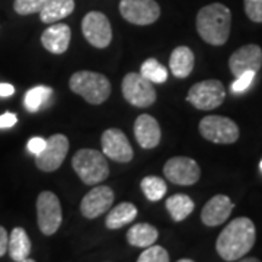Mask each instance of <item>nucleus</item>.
Returning a JSON list of instances; mask_svg holds the SVG:
<instances>
[{
	"instance_id": "nucleus-1",
	"label": "nucleus",
	"mask_w": 262,
	"mask_h": 262,
	"mask_svg": "<svg viewBox=\"0 0 262 262\" xmlns=\"http://www.w3.org/2000/svg\"><path fill=\"white\" fill-rule=\"evenodd\" d=\"M255 241L256 229L252 220L248 217H237L219 234L215 251L223 261H241L245 255L251 252Z\"/></svg>"
},
{
	"instance_id": "nucleus-2",
	"label": "nucleus",
	"mask_w": 262,
	"mask_h": 262,
	"mask_svg": "<svg viewBox=\"0 0 262 262\" xmlns=\"http://www.w3.org/2000/svg\"><path fill=\"white\" fill-rule=\"evenodd\" d=\"M196 32L207 44L225 46L232 28V12L223 3H211L196 13Z\"/></svg>"
},
{
	"instance_id": "nucleus-3",
	"label": "nucleus",
	"mask_w": 262,
	"mask_h": 262,
	"mask_svg": "<svg viewBox=\"0 0 262 262\" xmlns=\"http://www.w3.org/2000/svg\"><path fill=\"white\" fill-rule=\"evenodd\" d=\"M69 88L73 94L82 96L86 102L101 105L111 95V82L101 73L82 70L72 75Z\"/></svg>"
},
{
	"instance_id": "nucleus-4",
	"label": "nucleus",
	"mask_w": 262,
	"mask_h": 262,
	"mask_svg": "<svg viewBox=\"0 0 262 262\" xmlns=\"http://www.w3.org/2000/svg\"><path fill=\"white\" fill-rule=\"evenodd\" d=\"M72 166L86 185H98L110 175V166L105 155L95 149L77 150L72 159Z\"/></svg>"
},
{
	"instance_id": "nucleus-5",
	"label": "nucleus",
	"mask_w": 262,
	"mask_h": 262,
	"mask_svg": "<svg viewBox=\"0 0 262 262\" xmlns=\"http://www.w3.org/2000/svg\"><path fill=\"white\" fill-rule=\"evenodd\" d=\"M198 130L206 140L215 144H233L241 136L237 124L223 115H207L200 121Z\"/></svg>"
},
{
	"instance_id": "nucleus-6",
	"label": "nucleus",
	"mask_w": 262,
	"mask_h": 262,
	"mask_svg": "<svg viewBox=\"0 0 262 262\" xmlns=\"http://www.w3.org/2000/svg\"><path fill=\"white\" fill-rule=\"evenodd\" d=\"M226 99V89L217 79H208L195 83L187 95V101L200 111H211L219 108Z\"/></svg>"
},
{
	"instance_id": "nucleus-7",
	"label": "nucleus",
	"mask_w": 262,
	"mask_h": 262,
	"mask_svg": "<svg viewBox=\"0 0 262 262\" xmlns=\"http://www.w3.org/2000/svg\"><path fill=\"white\" fill-rule=\"evenodd\" d=\"M37 219L41 233L53 236L63 222V211L58 196L51 191H42L37 198Z\"/></svg>"
},
{
	"instance_id": "nucleus-8",
	"label": "nucleus",
	"mask_w": 262,
	"mask_h": 262,
	"mask_svg": "<svg viewBox=\"0 0 262 262\" xmlns=\"http://www.w3.org/2000/svg\"><path fill=\"white\" fill-rule=\"evenodd\" d=\"M122 96L127 102L137 108H147L156 102V91L151 82L140 73H128L122 79Z\"/></svg>"
},
{
	"instance_id": "nucleus-9",
	"label": "nucleus",
	"mask_w": 262,
	"mask_h": 262,
	"mask_svg": "<svg viewBox=\"0 0 262 262\" xmlns=\"http://www.w3.org/2000/svg\"><path fill=\"white\" fill-rule=\"evenodd\" d=\"M82 32L86 41L95 48H106L113 41V28L102 12L92 10L84 15Z\"/></svg>"
},
{
	"instance_id": "nucleus-10",
	"label": "nucleus",
	"mask_w": 262,
	"mask_h": 262,
	"mask_svg": "<svg viewBox=\"0 0 262 262\" xmlns=\"http://www.w3.org/2000/svg\"><path fill=\"white\" fill-rule=\"evenodd\" d=\"M120 13L127 22L144 27L159 19L160 6L156 0H121Z\"/></svg>"
},
{
	"instance_id": "nucleus-11",
	"label": "nucleus",
	"mask_w": 262,
	"mask_h": 262,
	"mask_svg": "<svg viewBox=\"0 0 262 262\" xmlns=\"http://www.w3.org/2000/svg\"><path fill=\"white\" fill-rule=\"evenodd\" d=\"M163 175L172 184L188 187L198 182V179L201 177V169L194 159L185 158V156H177L165 163Z\"/></svg>"
},
{
	"instance_id": "nucleus-12",
	"label": "nucleus",
	"mask_w": 262,
	"mask_h": 262,
	"mask_svg": "<svg viewBox=\"0 0 262 262\" xmlns=\"http://www.w3.org/2000/svg\"><path fill=\"white\" fill-rule=\"evenodd\" d=\"M69 139L64 134H53L47 139V144L41 153L37 155L35 165L42 172H54L64 162L69 151Z\"/></svg>"
},
{
	"instance_id": "nucleus-13",
	"label": "nucleus",
	"mask_w": 262,
	"mask_h": 262,
	"mask_svg": "<svg viewBox=\"0 0 262 262\" xmlns=\"http://www.w3.org/2000/svg\"><path fill=\"white\" fill-rule=\"evenodd\" d=\"M101 146L103 155L115 162L128 163L134 158V150L131 147L130 141L120 128H108L103 131Z\"/></svg>"
},
{
	"instance_id": "nucleus-14",
	"label": "nucleus",
	"mask_w": 262,
	"mask_h": 262,
	"mask_svg": "<svg viewBox=\"0 0 262 262\" xmlns=\"http://www.w3.org/2000/svg\"><path fill=\"white\" fill-rule=\"evenodd\" d=\"M114 200H115V195L111 188L106 185L95 187L82 198L80 213L89 220L98 219L99 215L105 214L113 207Z\"/></svg>"
},
{
	"instance_id": "nucleus-15",
	"label": "nucleus",
	"mask_w": 262,
	"mask_h": 262,
	"mask_svg": "<svg viewBox=\"0 0 262 262\" xmlns=\"http://www.w3.org/2000/svg\"><path fill=\"white\" fill-rule=\"evenodd\" d=\"M262 67V48L256 44H246L237 48L229 58V69L234 77L245 72H258Z\"/></svg>"
},
{
	"instance_id": "nucleus-16",
	"label": "nucleus",
	"mask_w": 262,
	"mask_h": 262,
	"mask_svg": "<svg viewBox=\"0 0 262 262\" xmlns=\"http://www.w3.org/2000/svg\"><path fill=\"white\" fill-rule=\"evenodd\" d=\"M234 204L227 195L219 194L210 198L201 210V222L208 227H215L225 223L233 211Z\"/></svg>"
},
{
	"instance_id": "nucleus-17",
	"label": "nucleus",
	"mask_w": 262,
	"mask_h": 262,
	"mask_svg": "<svg viewBox=\"0 0 262 262\" xmlns=\"http://www.w3.org/2000/svg\"><path fill=\"white\" fill-rule=\"evenodd\" d=\"M134 136L143 149L158 147L162 139V131L158 120L149 114H141L134 122Z\"/></svg>"
},
{
	"instance_id": "nucleus-18",
	"label": "nucleus",
	"mask_w": 262,
	"mask_h": 262,
	"mask_svg": "<svg viewBox=\"0 0 262 262\" xmlns=\"http://www.w3.org/2000/svg\"><path fill=\"white\" fill-rule=\"evenodd\" d=\"M72 31L66 24H53L41 35L44 48L53 54H63L70 46Z\"/></svg>"
},
{
	"instance_id": "nucleus-19",
	"label": "nucleus",
	"mask_w": 262,
	"mask_h": 262,
	"mask_svg": "<svg viewBox=\"0 0 262 262\" xmlns=\"http://www.w3.org/2000/svg\"><path fill=\"white\" fill-rule=\"evenodd\" d=\"M195 64V57L192 50L187 46L177 47L169 57V69L172 75L178 79H185L192 73Z\"/></svg>"
},
{
	"instance_id": "nucleus-20",
	"label": "nucleus",
	"mask_w": 262,
	"mask_h": 262,
	"mask_svg": "<svg viewBox=\"0 0 262 262\" xmlns=\"http://www.w3.org/2000/svg\"><path fill=\"white\" fill-rule=\"evenodd\" d=\"M31 239L22 227H15L9 233V244H8V252H9L12 261L15 262H32L29 259L31 253Z\"/></svg>"
},
{
	"instance_id": "nucleus-21",
	"label": "nucleus",
	"mask_w": 262,
	"mask_h": 262,
	"mask_svg": "<svg viewBox=\"0 0 262 262\" xmlns=\"http://www.w3.org/2000/svg\"><path fill=\"white\" fill-rule=\"evenodd\" d=\"M75 6V0H48L39 10V18L44 24H56L72 15Z\"/></svg>"
},
{
	"instance_id": "nucleus-22",
	"label": "nucleus",
	"mask_w": 262,
	"mask_h": 262,
	"mask_svg": "<svg viewBox=\"0 0 262 262\" xmlns=\"http://www.w3.org/2000/svg\"><path fill=\"white\" fill-rule=\"evenodd\" d=\"M137 207L131 203H121L118 206L110 208V213L106 215L105 226L111 230H118L124 226L130 225L131 222L137 217Z\"/></svg>"
},
{
	"instance_id": "nucleus-23",
	"label": "nucleus",
	"mask_w": 262,
	"mask_h": 262,
	"mask_svg": "<svg viewBox=\"0 0 262 262\" xmlns=\"http://www.w3.org/2000/svg\"><path fill=\"white\" fill-rule=\"evenodd\" d=\"M159 237V232L149 223H136L127 232V242L136 248H147Z\"/></svg>"
},
{
	"instance_id": "nucleus-24",
	"label": "nucleus",
	"mask_w": 262,
	"mask_h": 262,
	"mask_svg": "<svg viewBox=\"0 0 262 262\" xmlns=\"http://www.w3.org/2000/svg\"><path fill=\"white\" fill-rule=\"evenodd\" d=\"M165 207L172 217V220L179 223V222H184L188 215L194 211L195 204H194L192 198H189L187 194H175L166 200Z\"/></svg>"
},
{
	"instance_id": "nucleus-25",
	"label": "nucleus",
	"mask_w": 262,
	"mask_h": 262,
	"mask_svg": "<svg viewBox=\"0 0 262 262\" xmlns=\"http://www.w3.org/2000/svg\"><path fill=\"white\" fill-rule=\"evenodd\" d=\"M53 96V89L48 86H35L29 89L24 98V105L29 113H38L41 111Z\"/></svg>"
},
{
	"instance_id": "nucleus-26",
	"label": "nucleus",
	"mask_w": 262,
	"mask_h": 262,
	"mask_svg": "<svg viewBox=\"0 0 262 262\" xmlns=\"http://www.w3.org/2000/svg\"><path fill=\"white\" fill-rule=\"evenodd\" d=\"M141 191L149 201H160L168 192L166 182L159 177H146L141 181Z\"/></svg>"
},
{
	"instance_id": "nucleus-27",
	"label": "nucleus",
	"mask_w": 262,
	"mask_h": 262,
	"mask_svg": "<svg viewBox=\"0 0 262 262\" xmlns=\"http://www.w3.org/2000/svg\"><path fill=\"white\" fill-rule=\"evenodd\" d=\"M140 75L151 83H165L168 80V70L156 58H147L140 69Z\"/></svg>"
},
{
	"instance_id": "nucleus-28",
	"label": "nucleus",
	"mask_w": 262,
	"mask_h": 262,
	"mask_svg": "<svg viewBox=\"0 0 262 262\" xmlns=\"http://www.w3.org/2000/svg\"><path fill=\"white\" fill-rule=\"evenodd\" d=\"M139 262H168L169 261V253L165 248H162L159 245H150L147 246L143 252L140 253V256L137 258Z\"/></svg>"
},
{
	"instance_id": "nucleus-29",
	"label": "nucleus",
	"mask_w": 262,
	"mask_h": 262,
	"mask_svg": "<svg viewBox=\"0 0 262 262\" xmlns=\"http://www.w3.org/2000/svg\"><path fill=\"white\" fill-rule=\"evenodd\" d=\"M48 0H15L13 9L18 15L27 16L32 13H39V10L44 8Z\"/></svg>"
},
{
	"instance_id": "nucleus-30",
	"label": "nucleus",
	"mask_w": 262,
	"mask_h": 262,
	"mask_svg": "<svg viewBox=\"0 0 262 262\" xmlns=\"http://www.w3.org/2000/svg\"><path fill=\"white\" fill-rule=\"evenodd\" d=\"M245 13L255 24H262V0H244Z\"/></svg>"
},
{
	"instance_id": "nucleus-31",
	"label": "nucleus",
	"mask_w": 262,
	"mask_h": 262,
	"mask_svg": "<svg viewBox=\"0 0 262 262\" xmlns=\"http://www.w3.org/2000/svg\"><path fill=\"white\" fill-rule=\"evenodd\" d=\"M255 76H256V72H245L241 76H237L236 80L232 83V92L233 94H242V92H245L252 84Z\"/></svg>"
},
{
	"instance_id": "nucleus-32",
	"label": "nucleus",
	"mask_w": 262,
	"mask_h": 262,
	"mask_svg": "<svg viewBox=\"0 0 262 262\" xmlns=\"http://www.w3.org/2000/svg\"><path fill=\"white\" fill-rule=\"evenodd\" d=\"M46 144H47V140H46V139H42V137H32V139L28 141L27 147H28L29 153H32V155L37 156L38 153H41V151L44 150Z\"/></svg>"
},
{
	"instance_id": "nucleus-33",
	"label": "nucleus",
	"mask_w": 262,
	"mask_h": 262,
	"mask_svg": "<svg viewBox=\"0 0 262 262\" xmlns=\"http://www.w3.org/2000/svg\"><path fill=\"white\" fill-rule=\"evenodd\" d=\"M18 122L16 114L5 113L0 115V128H10Z\"/></svg>"
},
{
	"instance_id": "nucleus-34",
	"label": "nucleus",
	"mask_w": 262,
	"mask_h": 262,
	"mask_svg": "<svg viewBox=\"0 0 262 262\" xmlns=\"http://www.w3.org/2000/svg\"><path fill=\"white\" fill-rule=\"evenodd\" d=\"M8 244H9V233L3 226H0V256L8 252Z\"/></svg>"
},
{
	"instance_id": "nucleus-35",
	"label": "nucleus",
	"mask_w": 262,
	"mask_h": 262,
	"mask_svg": "<svg viewBox=\"0 0 262 262\" xmlns=\"http://www.w3.org/2000/svg\"><path fill=\"white\" fill-rule=\"evenodd\" d=\"M15 94V88L10 83H0V96L2 98H8Z\"/></svg>"
},
{
	"instance_id": "nucleus-36",
	"label": "nucleus",
	"mask_w": 262,
	"mask_h": 262,
	"mask_svg": "<svg viewBox=\"0 0 262 262\" xmlns=\"http://www.w3.org/2000/svg\"><path fill=\"white\" fill-rule=\"evenodd\" d=\"M241 261H244V262H258L259 259H258V258H242Z\"/></svg>"
},
{
	"instance_id": "nucleus-37",
	"label": "nucleus",
	"mask_w": 262,
	"mask_h": 262,
	"mask_svg": "<svg viewBox=\"0 0 262 262\" xmlns=\"http://www.w3.org/2000/svg\"><path fill=\"white\" fill-rule=\"evenodd\" d=\"M179 262H192V259H189V258H185V259H179Z\"/></svg>"
},
{
	"instance_id": "nucleus-38",
	"label": "nucleus",
	"mask_w": 262,
	"mask_h": 262,
	"mask_svg": "<svg viewBox=\"0 0 262 262\" xmlns=\"http://www.w3.org/2000/svg\"><path fill=\"white\" fill-rule=\"evenodd\" d=\"M259 168H261V170H262V159H261V162H259Z\"/></svg>"
}]
</instances>
